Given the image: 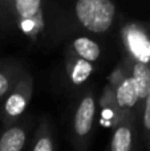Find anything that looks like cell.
<instances>
[{"label":"cell","instance_id":"8fae6325","mask_svg":"<svg viewBox=\"0 0 150 151\" xmlns=\"http://www.w3.org/2000/svg\"><path fill=\"white\" fill-rule=\"evenodd\" d=\"M72 50L73 55L77 57L82 58V60L88 61V63H94L100 58L101 56V48L94 40L89 39V37H77L72 41Z\"/></svg>","mask_w":150,"mask_h":151},{"label":"cell","instance_id":"6da1fadb","mask_svg":"<svg viewBox=\"0 0 150 151\" xmlns=\"http://www.w3.org/2000/svg\"><path fill=\"white\" fill-rule=\"evenodd\" d=\"M116 5L110 0H79L74 4L76 19L87 31L105 33L116 19Z\"/></svg>","mask_w":150,"mask_h":151},{"label":"cell","instance_id":"30bf717a","mask_svg":"<svg viewBox=\"0 0 150 151\" xmlns=\"http://www.w3.org/2000/svg\"><path fill=\"white\" fill-rule=\"evenodd\" d=\"M125 65L130 68L129 74L134 81L140 101L145 99L150 91V66L140 63H132V61H128Z\"/></svg>","mask_w":150,"mask_h":151},{"label":"cell","instance_id":"277c9868","mask_svg":"<svg viewBox=\"0 0 150 151\" xmlns=\"http://www.w3.org/2000/svg\"><path fill=\"white\" fill-rule=\"evenodd\" d=\"M33 96V78L29 73H21L13 89L9 91L4 102L5 122L15 121L25 111Z\"/></svg>","mask_w":150,"mask_h":151},{"label":"cell","instance_id":"5bb4252c","mask_svg":"<svg viewBox=\"0 0 150 151\" xmlns=\"http://www.w3.org/2000/svg\"><path fill=\"white\" fill-rule=\"evenodd\" d=\"M32 151H55L52 135H50V131L48 130L47 126H40Z\"/></svg>","mask_w":150,"mask_h":151},{"label":"cell","instance_id":"7a4b0ae2","mask_svg":"<svg viewBox=\"0 0 150 151\" xmlns=\"http://www.w3.org/2000/svg\"><path fill=\"white\" fill-rule=\"evenodd\" d=\"M108 85L110 86L114 93V98H116L117 106L121 111L122 121L129 118V111L137 105L140 98H138L134 81L128 73L124 63L118 64L116 69L112 72V74L108 78Z\"/></svg>","mask_w":150,"mask_h":151},{"label":"cell","instance_id":"52a82bcc","mask_svg":"<svg viewBox=\"0 0 150 151\" xmlns=\"http://www.w3.org/2000/svg\"><path fill=\"white\" fill-rule=\"evenodd\" d=\"M100 109H101V122L105 127L114 129L122 121V115L117 106L114 93L109 85H105L100 98Z\"/></svg>","mask_w":150,"mask_h":151},{"label":"cell","instance_id":"8992f818","mask_svg":"<svg viewBox=\"0 0 150 151\" xmlns=\"http://www.w3.org/2000/svg\"><path fill=\"white\" fill-rule=\"evenodd\" d=\"M13 12L21 20L25 32L35 31L43 24V3L40 0H16L11 3Z\"/></svg>","mask_w":150,"mask_h":151},{"label":"cell","instance_id":"4fadbf2b","mask_svg":"<svg viewBox=\"0 0 150 151\" xmlns=\"http://www.w3.org/2000/svg\"><path fill=\"white\" fill-rule=\"evenodd\" d=\"M21 73L13 68L12 69H9V68L0 69V98L9 94V91L13 89V86L17 82Z\"/></svg>","mask_w":150,"mask_h":151},{"label":"cell","instance_id":"3957f363","mask_svg":"<svg viewBox=\"0 0 150 151\" xmlns=\"http://www.w3.org/2000/svg\"><path fill=\"white\" fill-rule=\"evenodd\" d=\"M121 39L129 61L150 66V36L141 25L130 23L122 27Z\"/></svg>","mask_w":150,"mask_h":151},{"label":"cell","instance_id":"ba28073f","mask_svg":"<svg viewBox=\"0 0 150 151\" xmlns=\"http://www.w3.org/2000/svg\"><path fill=\"white\" fill-rule=\"evenodd\" d=\"M133 122L130 118L121 121L114 129L110 142V151H132L133 150Z\"/></svg>","mask_w":150,"mask_h":151},{"label":"cell","instance_id":"5b68a950","mask_svg":"<svg viewBox=\"0 0 150 151\" xmlns=\"http://www.w3.org/2000/svg\"><path fill=\"white\" fill-rule=\"evenodd\" d=\"M97 104L92 93H87L81 98L73 117V133L77 139L85 141L90 135L94 125Z\"/></svg>","mask_w":150,"mask_h":151},{"label":"cell","instance_id":"9a60e30c","mask_svg":"<svg viewBox=\"0 0 150 151\" xmlns=\"http://www.w3.org/2000/svg\"><path fill=\"white\" fill-rule=\"evenodd\" d=\"M144 127L146 131L150 133V91L148 97L145 98V109H144V117H142Z\"/></svg>","mask_w":150,"mask_h":151},{"label":"cell","instance_id":"7c38bea8","mask_svg":"<svg viewBox=\"0 0 150 151\" xmlns=\"http://www.w3.org/2000/svg\"><path fill=\"white\" fill-rule=\"evenodd\" d=\"M27 141V134L21 126H11L0 137V151H21Z\"/></svg>","mask_w":150,"mask_h":151},{"label":"cell","instance_id":"9c48e42d","mask_svg":"<svg viewBox=\"0 0 150 151\" xmlns=\"http://www.w3.org/2000/svg\"><path fill=\"white\" fill-rule=\"evenodd\" d=\"M66 72L73 85H82L93 73V65L74 55H69L66 60Z\"/></svg>","mask_w":150,"mask_h":151}]
</instances>
